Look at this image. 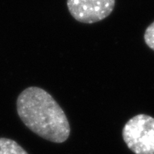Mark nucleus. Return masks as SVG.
<instances>
[{
	"instance_id": "nucleus-1",
	"label": "nucleus",
	"mask_w": 154,
	"mask_h": 154,
	"mask_svg": "<svg viewBox=\"0 0 154 154\" xmlns=\"http://www.w3.org/2000/svg\"><path fill=\"white\" fill-rule=\"evenodd\" d=\"M17 111L27 128L47 141L62 143L70 135V124L64 110L40 87L24 89L17 100Z\"/></svg>"
},
{
	"instance_id": "nucleus-2",
	"label": "nucleus",
	"mask_w": 154,
	"mask_h": 154,
	"mask_svg": "<svg viewBox=\"0 0 154 154\" xmlns=\"http://www.w3.org/2000/svg\"><path fill=\"white\" fill-rule=\"evenodd\" d=\"M122 137L134 154H154V118L146 114L134 116L124 125Z\"/></svg>"
},
{
	"instance_id": "nucleus-3",
	"label": "nucleus",
	"mask_w": 154,
	"mask_h": 154,
	"mask_svg": "<svg viewBox=\"0 0 154 154\" xmlns=\"http://www.w3.org/2000/svg\"><path fill=\"white\" fill-rule=\"evenodd\" d=\"M116 0H67L70 14L83 24H94L106 19L113 11Z\"/></svg>"
},
{
	"instance_id": "nucleus-4",
	"label": "nucleus",
	"mask_w": 154,
	"mask_h": 154,
	"mask_svg": "<svg viewBox=\"0 0 154 154\" xmlns=\"http://www.w3.org/2000/svg\"><path fill=\"white\" fill-rule=\"evenodd\" d=\"M0 154L29 153L14 140L6 138H0Z\"/></svg>"
},
{
	"instance_id": "nucleus-5",
	"label": "nucleus",
	"mask_w": 154,
	"mask_h": 154,
	"mask_svg": "<svg viewBox=\"0 0 154 154\" xmlns=\"http://www.w3.org/2000/svg\"><path fill=\"white\" fill-rule=\"evenodd\" d=\"M144 39L146 45L150 49H152V51H154V21L146 29Z\"/></svg>"
}]
</instances>
